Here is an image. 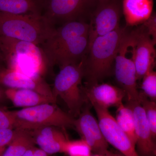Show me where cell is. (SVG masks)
I'll return each instance as SVG.
<instances>
[{"mask_svg":"<svg viewBox=\"0 0 156 156\" xmlns=\"http://www.w3.org/2000/svg\"><path fill=\"white\" fill-rule=\"evenodd\" d=\"M126 27H120L105 35L97 37L89 45L84 60V76L87 83H98L112 73V66Z\"/></svg>","mask_w":156,"mask_h":156,"instance_id":"obj_1","label":"cell"},{"mask_svg":"<svg viewBox=\"0 0 156 156\" xmlns=\"http://www.w3.org/2000/svg\"><path fill=\"white\" fill-rule=\"evenodd\" d=\"M0 39L6 67L33 76L43 77L48 72L50 65L40 45L5 37Z\"/></svg>","mask_w":156,"mask_h":156,"instance_id":"obj_2","label":"cell"},{"mask_svg":"<svg viewBox=\"0 0 156 156\" xmlns=\"http://www.w3.org/2000/svg\"><path fill=\"white\" fill-rule=\"evenodd\" d=\"M54 28L42 16L15 15L0 12V37L42 44Z\"/></svg>","mask_w":156,"mask_h":156,"instance_id":"obj_3","label":"cell"},{"mask_svg":"<svg viewBox=\"0 0 156 156\" xmlns=\"http://www.w3.org/2000/svg\"><path fill=\"white\" fill-rule=\"evenodd\" d=\"M56 104L45 103L12 112L14 128L31 131L43 127H73L75 118Z\"/></svg>","mask_w":156,"mask_h":156,"instance_id":"obj_4","label":"cell"},{"mask_svg":"<svg viewBox=\"0 0 156 156\" xmlns=\"http://www.w3.org/2000/svg\"><path fill=\"white\" fill-rule=\"evenodd\" d=\"M84 60L59 67L52 89L54 98L57 100V97H60L67 105L70 115L73 117L80 115L85 102L81 86L84 76Z\"/></svg>","mask_w":156,"mask_h":156,"instance_id":"obj_5","label":"cell"},{"mask_svg":"<svg viewBox=\"0 0 156 156\" xmlns=\"http://www.w3.org/2000/svg\"><path fill=\"white\" fill-rule=\"evenodd\" d=\"M41 16L55 28L75 20L88 22L98 0H41Z\"/></svg>","mask_w":156,"mask_h":156,"instance_id":"obj_6","label":"cell"},{"mask_svg":"<svg viewBox=\"0 0 156 156\" xmlns=\"http://www.w3.org/2000/svg\"><path fill=\"white\" fill-rule=\"evenodd\" d=\"M122 14L121 0H98L89 20V45L97 37L119 28Z\"/></svg>","mask_w":156,"mask_h":156,"instance_id":"obj_7","label":"cell"},{"mask_svg":"<svg viewBox=\"0 0 156 156\" xmlns=\"http://www.w3.org/2000/svg\"><path fill=\"white\" fill-rule=\"evenodd\" d=\"M131 42V34L126 31L115 60L116 80L126 93L128 103L140 101L135 66L132 58L127 55Z\"/></svg>","mask_w":156,"mask_h":156,"instance_id":"obj_8","label":"cell"},{"mask_svg":"<svg viewBox=\"0 0 156 156\" xmlns=\"http://www.w3.org/2000/svg\"><path fill=\"white\" fill-rule=\"evenodd\" d=\"M130 34L132 58L136 69V80H140L144 76L154 70L155 65L156 42L153 40L142 24Z\"/></svg>","mask_w":156,"mask_h":156,"instance_id":"obj_9","label":"cell"},{"mask_svg":"<svg viewBox=\"0 0 156 156\" xmlns=\"http://www.w3.org/2000/svg\"><path fill=\"white\" fill-rule=\"evenodd\" d=\"M97 114L98 122L105 139L108 144L119 151L124 156H140L135 145L117 124L108 109L92 105Z\"/></svg>","mask_w":156,"mask_h":156,"instance_id":"obj_10","label":"cell"},{"mask_svg":"<svg viewBox=\"0 0 156 156\" xmlns=\"http://www.w3.org/2000/svg\"><path fill=\"white\" fill-rule=\"evenodd\" d=\"M73 127L92 151L101 155L108 151V143L104 137L98 121L88 108L81 111L78 119H75Z\"/></svg>","mask_w":156,"mask_h":156,"instance_id":"obj_11","label":"cell"},{"mask_svg":"<svg viewBox=\"0 0 156 156\" xmlns=\"http://www.w3.org/2000/svg\"><path fill=\"white\" fill-rule=\"evenodd\" d=\"M0 87L31 89L57 101L53 97L52 89L43 77L27 75L6 66L0 67Z\"/></svg>","mask_w":156,"mask_h":156,"instance_id":"obj_12","label":"cell"},{"mask_svg":"<svg viewBox=\"0 0 156 156\" xmlns=\"http://www.w3.org/2000/svg\"><path fill=\"white\" fill-rule=\"evenodd\" d=\"M89 23L84 20L70 21L53 29L50 35L41 47L46 57L62 45L73 39L88 35Z\"/></svg>","mask_w":156,"mask_h":156,"instance_id":"obj_13","label":"cell"},{"mask_svg":"<svg viewBox=\"0 0 156 156\" xmlns=\"http://www.w3.org/2000/svg\"><path fill=\"white\" fill-rule=\"evenodd\" d=\"M88 35L66 42L47 57L50 68L79 63L85 59L89 49Z\"/></svg>","mask_w":156,"mask_h":156,"instance_id":"obj_14","label":"cell"},{"mask_svg":"<svg viewBox=\"0 0 156 156\" xmlns=\"http://www.w3.org/2000/svg\"><path fill=\"white\" fill-rule=\"evenodd\" d=\"M127 105L132 109L134 113L136 145L140 153L142 156H155V138L152 134L142 105L140 101L128 102Z\"/></svg>","mask_w":156,"mask_h":156,"instance_id":"obj_15","label":"cell"},{"mask_svg":"<svg viewBox=\"0 0 156 156\" xmlns=\"http://www.w3.org/2000/svg\"><path fill=\"white\" fill-rule=\"evenodd\" d=\"M85 95L92 105L108 109L112 106L118 107L122 103L126 94L120 87L107 83L86 84L82 87Z\"/></svg>","mask_w":156,"mask_h":156,"instance_id":"obj_16","label":"cell"},{"mask_svg":"<svg viewBox=\"0 0 156 156\" xmlns=\"http://www.w3.org/2000/svg\"><path fill=\"white\" fill-rule=\"evenodd\" d=\"M60 128L55 126L43 127L29 131L35 144L49 155L64 153L69 140Z\"/></svg>","mask_w":156,"mask_h":156,"instance_id":"obj_17","label":"cell"},{"mask_svg":"<svg viewBox=\"0 0 156 156\" xmlns=\"http://www.w3.org/2000/svg\"><path fill=\"white\" fill-rule=\"evenodd\" d=\"M122 11L126 26L142 24L151 17L154 8L153 0H122Z\"/></svg>","mask_w":156,"mask_h":156,"instance_id":"obj_18","label":"cell"},{"mask_svg":"<svg viewBox=\"0 0 156 156\" xmlns=\"http://www.w3.org/2000/svg\"><path fill=\"white\" fill-rule=\"evenodd\" d=\"M5 93L6 98L17 107L26 108L43 104L56 102L54 98L31 89L8 88L5 89Z\"/></svg>","mask_w":156,"mask_h":156,"instance_id":"obj_19","label":"cell"},{"mask_svg":"<svg viewBox=\"0 0 156 156\" xmlns=\"http://www.w3.org/2000/svg\"><path fill=\"white\" fill-rule=\"evenodd\" d=\"M0 12L15 15L41 16V0H0Z\"/></svg>","mask_w":156,"mask_h":156,"instance_id":"obj_20","label":"cell"},{"mask_svg":"<svg viewBox=\"0 0 156 156\" xmlns=\"http://www.w3.org/2000/svg\"><path fill=\"white\" fill-rule=\"evenodd\" d=\"M35 144L29 131L15 128L14 138L2 156H22Z\"/></svg>","mask_w":156,"mask_h":156,"instance_id":"obj_21","label":"cell"},{"mask_svg":"<svg viewBox=\"0 0 156 156\" xmlns=\"http://www.w3.org/2000/svg\"><path fill=\"white\" fill-rule=\"evenodd\" d=\"M117 107L116 115L115 119L121 129L136 146L135 122L133 111L129 106L124 105L123 103Z\"/></svg>","mask_w":156,"mask_h":156,"instance_id":"obj_22","label":"cell"},{"mask_svg":"<svg viewBox=\"0 0 156 156\" xmlns=\"http://www.w3.org/2000/svg\"><path fill=\"white\" fill-rule=\"evenodd\" d=\"M140 103L144 110L148 122L150 127L153 136H156V104L146 97L143 93H140Z\"/></svg>","mask_w":156,"mask_h":156,"instance_id":"obj_23","label":"cell"},{"mask_svg":"<svg viewBox=\"0 0 156 156\" xmlns=\"http://www.w3.org/2000/svg\"><path fill=\"white\" fill-rule=\"evenodd\" d=\"M92 151L90 146L83 139L69 140L65 153L69 156H91Z\"/></svg>","mask_w":156,"mask_h":156,"instance_id":"obj_24","label":"cell"},{"mask_svg":"<svg viewBox=\"0 0 156 156\" xmlns=\"http://www.w3.org/2000/svg\"><path fill=\"white\" fill-rule=\"evenodd\" d=\"M141 80L143 94L152 101L156 100V73L153 70L144 76Z\"/></svg>","mask_w":156,"mask_h":156,"instance_id":"obj_25","label":"cell"},{"mask_svg":"<svg viewBox=\"0 0 156 156\" xmlns=\"http://www.w3.org/2000/svg\"><path fill=\"white\" fill-rule=\"evenodd\" d=\"M15 134V129L7 128L0 130V156L2 155L12 141Z\"/></svg>","mask_w":156,"mask_h":156,"instance_id":"obj_26","label":"cell"},{"mask_svg":"<svg viewBox=\"0 0 156 156\" xmlns=\"http://www.w3.org/2000/svg\"><path fill=\"white\" fill-rule=\"evenodd\" d=\"M14 128V119L12 112L0 107V130Z\"/></svg>","mask_w":156,"mask_h":156,"instance_id":"obj_27","label":"cell"},{"mask_svg":"<svg viewBox=\"0 0 156 156\" xmlns=\"http://www.w3.org/2000/svg\"><path fill=\"white\" fill-rule=\"evenodd\" d=\"M147 30L148 33L153 40L156 42V13L153 12L150 17L142 24Z\"/></svg>","mask_w":156,"mask_h":156,"instance_id":"obj_28","label":"cell"},{"mask_svg":"<svg viewBox=\"0 0 156 156\" xmlns=\"http://www.w3.org/2000/svg\"><path fill=\"white\" fill-rule=\"evenodd\" d=\"M48 153L40 148L35 147L34 149L33 156H49Z\"/></svg>","mask_w":156,"mask_h":156,"instance_id":"obj_29","label":"cell"},{"mask_svg":"<svg viewBox=\"0 0 156 156\" xmlns=\"http://www.w3.org/2000/svg\"><path fill=\"white\" fill-rule=\"evenodd\" d=\"M3 63L5 64V58L3 55L2 50V43H1V39H0V67L4 66H2Z\"/></svg>","mask_w":156,"mask_h":156,"instance_id":"obj_30","label":"cell"},{"mask_svg":"<svg viewBox=\"0 0 156 156\" xmlns=\"http://www.w3.org/2000/svg\"><path fill=\"white\" fill-rule=\"evenodd\" d=\"M35 147L34 146L33 147L30 148V149L27 151L22 156H33L34 149Z\"/></svg>","mask_w":156,"mask_h":156,"instance_id":"obj_31","label":"cell"},{"mask_svg":"<svg viewBox=\"0 0 156 156\" xmlns=\"http://www.w3.org/2000/svg\"><path fill=\"white\" fill-rule=\"evenodd\" d=\"M5 89H3V87H0V102H2L6 98L5 93Z\"/></svg>","mask_w":156,"mask_h":156,"instance_id":"obj_32","label":"cell"},{"mask_svg":"<svg viewBox=\"0 0 156 156\" xmlns=\"http://www.w3.org/2000/svg\"><path fill=\"white\" fill-rule=\"evenodd\" d=\"M102 156H121L119 155H118L115 154H114L110 152L109 151H107L103 155H102Z\"/></svg>","mask_w":156,"mask_h":156,"instance_id":"obj_33","label":"cell"},{"mask_svg":"<svg viewBox=\"0 0 156 156\" xmlns=\"http://www.w3.org/2000/svg\"><path fill=\"white\" fill-rule=\"evenodd\" d=\"M91 156H102L101 155L98 154H97L95 155Z\"/></svg>","mask_w":156,"mask_h":156,"instance_id":"obj_34","label":"cell"}]
</instances>
